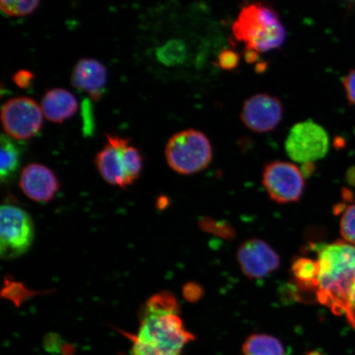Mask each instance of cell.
<instances>
[{"label": "cell", "instance_id": "obj_1", "mask_svg": "<svg viewBox=\"0 0 355 355\" xmlns=\"http://www.w3.org/2000/svg\"><path fill=\"white\" fill-rule=\"evenodd\" d=\"M179 304L168 291L146 300L139 313L137 334L123 332L132 341L131 355H181L194 337L185 329Z\"/></svg>", "mask_w": 355, "mask_h": 355}, {"label": "cell", "instance_id": "obj_2", "mask_svg": "<svg viewBox=\"0 0 355 355\" xmlns=\"http://www.w3.org/2000/svg\"><path fill=\"white\" fill-rule=\"evenodd\" d=\"M316 294L337 315L345 314L355 285V245L338 241L318 251Z\"/></svg>", "mask_w": 355, "mask_h": 355}, {"label": "cell", "instance_id": "obj_3", "mask_svg": "<svg viewBox=\"0 0 355 355\" xmlns=\"http://www.w3.org/2000/svg\"><path fill=\"white\" fill-rule=\"evenodd\" d=\"M232 32L238 42L245 44L246 51L257 54L281 48L287 35L277 12L261 2L248 3L241 8Z\"/></svg>", "mask_w": 355, "mask_h": 355}, {"label": "cell", "instance_id": "obj_4", "mask_svg": "<svg viewBox=\"0 0 355 355\" xmlns=\"http://www.w3.org/2000/svg\"><path fill=\"white\" fill-rule=\"evenodd\" d=\"M95 164L106 183L126 189L139 179L144 158L130 140L107 135V143L96 154Z\"/></svg>", "mask_w": 355, "mask_h": 355}, {"label": "cell", "instance_id": "obj_5", "mask_svg": "<svg viewBox=\"0 0 355 355\" xmlns=\"http://www.w3.org/2000/svg\"><path fill=\"white\" fill-rule=\"evenodd\" d=\"M166 157L173 171L181 175H193L209 166L212 146L203 132L190 128L171 137L166 146Z\"/></svg>", "mask_w": 355, "mask_h": 355}, {"label": "cell", "instance_id": "obj_6", "mask_svg": "<svg viewBox=\"0 0 355 355\" xmlns=\"http://www.w3.org/2000/svg\"><path fill=\"white\" fill-rule=\"evenodd\" d=\"M35 229L28 212L12 205L0 210V256L4 260L17 259L28 251L34 241Z\"/></svg>", "mask_w": 355, "mask_h": 355}, {"label": "cell", "instance_id": "obj_7", "mask_svg": "<svg viewBox=\"0 0 355 355\" xmlns=\"http://www.w3.org/2000/svg\"><path fill=\"white\" fill-rule=\"evenodd\" d=\"M329 148L327 131L311 119L295 124L288 132L285 144L288 157L304 165L325 157Z\"/></svg>", "mask_w": 355, "mask_h": 355}, {"label": "cell", "instance_id": "obj_8", "mask_svg": "<svg viewBox=\"0 0 355 355\" xmlns=\"http://www.w3.org/2000/svg\"><path fill=\"white\" fill-rule=\"evenodd\" d=\"M43 115L41 106L28 97L8 100L1 110L3 130L13 139H29L41 130Z\"/></svg>", "mask_w": 355, "mask_h": 355}, {"label": "cell", "instance_id": "obj_9", "mask_svg": "<svg viewBox=\"0 0 355 355\" xmlns=\"http://www.w3.org/2000/svg\"><path fill=\"white\" fill-rule=\"evenodd\" d=\"M263 185L273 201L278 203L298 202L304 189V178L294 164L275 162L263 172Z\"/></svg>", "mask_w": 355, "mask_h": 355}, {"label": "cell", "instance_id": "obj_10", "mask_svg": "<svg viewBox=\"0 0 355 355\" xmlns=\"http://www.w3.org/2000/svg\"><path fill=\"white\" fill-rule=\"evenodd\" d=\"M283 105L276 96L265 93L252 96L244 102L241 119L248 130L257 133L272 131L282 122Z\"/></svg>", "mask_w": 355, "mask_h": 355}, {"label": "cell", "instance_id": "obj_11", "mask_svg": "<svg viewBox=\"0 0 355 355\" xmlns=\"http://www.w3.org/2000/svg\"><path fill=\"white\" fill-rule=\"evenodd\" d=\"M237 259L243 272L251 279L268 277L281 264L277 252L259 239H251L243 243L239 248Z\"/></svg>", "mask_w": 355, "mask_h": 355}, {"label": "cell", "instance_id": "obj_12", "mask_svg": "<svg viewBox=\"0 0 355 355\" xmlns=\"http://www.w3.org/2000/svg\"><path fill=\"white\" fill-rule=\"evenodd\" d=\"M19 186L22 193L33 201L46 203L55 198L60 181L50 168L33 163L21 171Z\"/></svg>", "mask_w": 355, "mask_h": 355}, {"label": "cell", "instance_id": "obj_13", "mask_svg": "<svg viewBox=\"0 0 355 355\" xmlns=\"http://www.w3.org/2000/svg\"><path fill=\"white\" fill-rule=\"evenodd\" d=\"M107 70L103 64L94 59H83L75 65L72 83L80 91L86 92L93 101H98L103 95Z\"/></svg>", "mask_w": 355, "mask_h": 355}, {"label": "cell", "instance_id": "obj_14", "mask_svg": "<svg viewBox=\"0 0 355 355\" xmlns=\"http://www.w3.org/2000/svg\"><path fill=\"white\" fill-rule=\"evenodd\" d=\"M41 107L48 121L61 123L77 113L78 102L70 92L63 88H54L44 95Z\"/></svg>", "mask_w": 355, "mask_h": 355}, {"label": "cell", "instance_id": "obj_15", "mask_svg": "<svg viewBox=\"0 0 355 355\" xmlns=\"http://www.w3.org/2000/svg\"><path fill=\"white\" fill-rule=\"evenodd\" d=\"M21 164V150L11 137L2 135L0 141V179L8 183L15 177Z\"/></svg>", "mask_w": 355, "mask_h": 355}, {"label": "cell", "instance_id": "obj_16", "mask_svg": "<svg viewBox=\"0 0 355 355\" xmlns=\"http://www.w3.org/2000/svg\"><path fill=\"white\" fill-rule=\"evenodd\" d=\"M244 355H285L279 341L272 336L254 335L243 345Z\"/></svg>", "mask_w": 355, "mask_h": 355}, {"label": "cell", "instance_id": "obj_17", "mask_svg": "<svg viewBox=\"0 0 355 355\" xmlns=\"http://www.w3.org/2000/svg\"><path fill=\"white\" fill-rule=\"evenodd\" d=\"M188 54V47L180 39L170 40L155 51L159 62L168 67L183 64L187 60Z\"/></svg>", "mask_w": 355, "mask_h": 355}, {"label": "cell", "instance_id": "obj_18", "mask_svg": "<svg viewBox=\"0 0 355 355\" xmlns=\"http://www.w3.org/2000/svg\"><path fill=\"white\" fill-rule=\"evenodd\" d=\"M297 281L303 286L315 288L316 286L318 268L317 261L309 259H299L292 266Z\"/></svg>", "mask_w": 355, "mask_h": 355}, {"label": "cell", "instance_id": "obj_19", "mask_svg": "<svg viewBox=\"0 0 355 355\" xmlns=\"http://www.w3.org/2000/svg\"><path fill=\"white\" fill-rule=\"evenodd\" d=\"M40 0H0V7L3 13L10 17H24L35 12Z\"/></svg>", "mask_w": 355, "mask_h": 355}, {"label": "cell", "instance_id": "obj_20", "mask_svg": "<svg viewBox=\"0 0 355 355\" xmlns=\"http://www.w3.org/2000/svg\"><path fill=\"white\" fill-rule=\"evenodd\" d=\"M340 233L345 241L355 245V204L350 205L340 220Z\"/></svg>", "mask_w": 355, "mask_h": 355}, {"label": "cell", "instance_id": "obj_21", "mask_svg": "<svg viewBox=\"0 0 355 355\" xmlns=\"http://www.w3.org/2000/svg\"><path fill=\"white\" fill-rule=\"evenodd\" d=\"M241 62V56L236 51L226 49L222 51L217 58V64L220 69L226 71L236 69Z\"/></svg>", "mask_w": 355, "mask_h": 355}, {"label": "cell", "instance_id": "obj_22", "mask_svg": "<svg viewBox=\"0 0 355 355\" xmlns=\"http://www.w3.org/2000/svg\"><path fill=\"white\" fill-rule=\"evenodd\" d=\"M34 75L28 70H20L13 76V82L20 88H28L32 86Z\"/></svg>", "mask_w": 355, "mask_h": 355}, {"label": "cell", "instance_id": "obj_23", "mask_svg": "<svg viewBox=\"0 0 355 355\" xmlns=\"http://www.w3.org/2000/svg\"><path fill=\"white\" fill-rule=\"evenodd\" d=\"M346 96L350 103L355 105V69L346 75L343 81Z\"/></svg>", "mask_w": 355, "mask_h": 355}, {"label": "cell", "instance_id": "obj_24", "mask_svg": "<svg viewBox=\"0 0 355 355\" xmlns=\"http://www.w3.org/2000/svg\"><path fill=\"white\" fill-rule=\"evenodd\" d=\"M60 340V337L59 336L54 334L48 335L44 340V349H46L49 352H60V349H59Z\"/></svg>", "mask_w": 355, "mask_h": 355}, {"label": "cell", "instance_id": "obj_25", "mask_svg": "<svg viewBox=\"0 0 355 355\" xmlns=\"http://www.w3.org/2000/svg\"><path fill=\"white\" fill-rule=\"evenodd\" d=\"M348 321L355 328V285L353 287L352 294H350L347 309L345 312Z\"/></svg>", "mask_w": 355, "mask_h": 355}]
</instances>
